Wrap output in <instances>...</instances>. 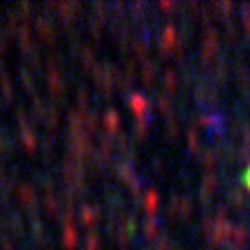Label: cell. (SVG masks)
I'll return each instance as SVG.
<instances>
[{"label": "cell", "mask_w": 250, "mask_h": 250, "mask_svg": "<svg viewBox=\"0 0 250 250\" xmlns=\"http://www.w3.org/2000/svg\"><path fill=\"white\" fill-rule=\"evenodd\" d=\"M246 183H248V188H250V169H248V174H246Z\"/></svg>", "instance_id": "obj_1"}]
</instances>
